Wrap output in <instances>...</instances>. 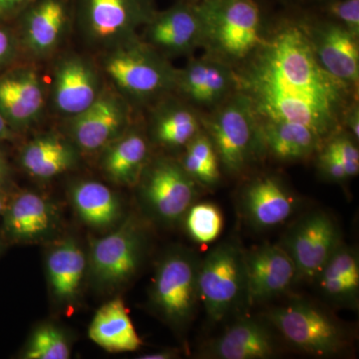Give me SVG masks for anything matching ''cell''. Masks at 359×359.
I'll return each mask as SVG.
<instances>
[{"instance_id":"cb8c5ba5","label":"cell","mask_w":359,"mask_h":359,"mask_svg":"<svg viewBox=\"0 0 359 359\" xmlns=\"http://www.w3.org/2000/svg\"><path fill=\"white\" fill-rule=\"evenodd\" d=\"M355 250L340 245L318 280L321 294L339 306H355L359 292V261Z\"/></svg>"},{"instance_id":"3957f363","label":"cell","mask_w":359,"mask_h":359,"mask_svg":"<svg viewBox=\"0 0 359 359\" xmlns=\"http://www.w3.org/2000/svg\"><path fill=\"white\" fill-rule=\"evenodd\" d=\"M205 41L222 55L242 59L262 44L259 0H198Z\"/></svg>"},{"instance_id":"277c9868","label":"cell","mask_w":359,"mask_h":359,"mask_svg":"<svg viewBox=\"0 0 359 359\" xmlns=\"http://www.w3.org/2000/svg\"><path fill=\"white\" fill-rule=\"evenodd\" d=\"M155 11L154 0H74L82 36L103 51L135 39Z\"/></svg>"},{"instance_id":"d4e9b609","label":"cell","mask_w":359,"mask_h":359,"mask_svg":"<svg viewBox=\"0 0 359 359\" xmlns=\"http://www.w3.org/2000/svg\"><path fill=\"white\" fill-rule=\"evenodd\" d=\"M261 140L271 154L283 161L301 160L318 150L323 139L313 129L289 121H264Z\"/></svg>"},{"instance_id":"83f0119b","label":"cell","mask_w":359,"mask_h":359,"mask_svg":"<svg viewBox=\"0 0 359 359\" xmlns=\"http://www.w3.org/2000/svg\"><path fill=\"white\" fill-rule=\"evenodd\" d=\"M71 199L78 216L94 228H106L120 216L117 196L107 186L95 181H82L71 190Z\"/></svg>"},{"instance_id":"d6a6232c","label":"cell","mask_w":359,"mask_h":359,"mask_svg":"<svg viewBox=\"0 0 359 359\" xmlns=\"http://www.w3.org/2000/svg\"><path fill=\"white\" fill-rule=\"evenodd\" d=\"M70 347L58 328L44 325L35 330L25 353L27 359H68Z\"/></svg>"},{"instance_id":"484cf974","label":"cell","mask_w":359,"mask_h":359,"mask_svg":"<svg viewBox=\"0 0 359 359\" xmlns=\"http://www.w3.org/2000/svg\"><path fill=\"white\" fill-rule=\"evenodd\" d=\"M76 162L74 149L55 135L33 139L21 153V164L32 176L49 179L65 173Z\"/></svg>"},{"instance_id":"ba28073f","label":"cell","mask_w":359,"mask_h":359,"mask_svg":"<svg viewBox=\"0 0 359 359\" xmlns=\"http://www.w3.org/2000/svg\"><path fill=\"white\" fill-rule=\"evenodd\" d=\"M200 262L188 250H175L158 266L153 283V302L170 323H188L193 318L198 302Z\"/></svg>"},{"instance_id":"7c38bea8","label":"cell","mask_w":359,"mask_h":359,"mask_svg":"<svg viewBox=\"0 0 359 359\" xmlns=\"http://www.w3.org/2000/svg\"><path fill=\"white\" fill-rule=\"evenodd\" d=\"M100 74L84 56L69 54L61 58L52 79L51 98L55 110L66 118L83 112L102 92Z\"/></svg>"},{"instance_id":"30bf717a","label":"cell","mask_w":359,"mask_h":359,"mask_svg":"<svg viewBox=\"0 0 359 359\" xmlns=\"http://www.w3.org/2000/svg\"><path fill=\"white\" fill-rule=\"evenodd\" d=\"M68 135L86 152L103 150L129 129L128 100L114 88H106L83 112L67 118Z\"/></svg>"},{"instance_id":"e0dca14e","label":"cell","mask_w":359,"mask_h":359,"mask_svg":"<svg viewBox=\"0 0 359 359\" xmlns=\"http://www.w3.org/2000/svg\"><path fill=\"white\" fill-rule=\"evenodd\" d=\"M142 238L136 224L128 221L92 248L94 276L104 283H121L136 273L141 259Z\"/></svg>"},{"instance_id":"8fae6325","label":"cell","mask_w":359,"mask_h":359,"mask_svg":"<svg viewBox=\"0 0 359 359\" xmlns=\"http://www.w3.org/2000/svg\"><path fill=\"white\" fill-rule=\"evenodd\" d=\"M151 211L166 223L185 217L198 196L197 183L175 161L161 159L149 168L142 186Z\"/></svg>"},{"instance_id":"f6af8a7d","label":"cell","mask_w":359,"mask_h":359,"mask_svg":"<svg viewBox=\"0 0 359 359\" xmlns=\"http://www.w3.org/2000/svg\"><path fill=\"white\" fill-rule=\"evenodd\" d=\"M323 1H327V0H323Z\"/></svg>"},{"instance_id":"d590c367","label":"cell","mask_w":359,"mask_h":359,"mask_svg":"<svg viewBox=\"0 0 359 359\" xmlns=\"http://www.w3.org/2000/svg\"><path fill=\"white\" fill-rule=\"evenodd\" d=\"M320 165L323 173L327 175L328 178L335 180V181H344V180L349 178L339 158L335 157L327 148L320 156Z\"/></svg>"},{"instance_id":"9a60e30c","label":"cell","mask_w":359,"mask_h":359,"mask_svg":"<svg viewBox=\"0 0 359 359\" xmlns=\"http://www.w3.org/2000/svg\"><path fill=\"white\" fill-rule=\"evenodd\" d=\"M45 104L43 79L33 66H21L0 76V114L11 128L34 124Z\"/></svg>"},{"instance_id":"5bb4252c","label":"cell","mask_w":359,"mask_h":359,"mask_svg":"<svg viewBox=\"0 0 359 359\" xmlns=\"http://www.w3.org/2000/svg\"><path fill=\"white\" fill-rule=\"evenodd\" d=\"M245 299L259 304L290 289L297 271L282 245L264 244L245 252Z\"/></svg>"},{"instance_id":"b9f144b4","label":"cell","mask_w":359,"mask_h":359,"mask_svg":"<svg viewBox=\"0 0 359 359\" xmlns=\"http://www.w3.org/2000/svg\"><path fill=\"white\" fill-rule=\"evenodd\" d=\"M6 174V165L4 160L2 159L1 155H0V181L4 178Z\"/></svg>"},{"instance_id":"836d02e7","label":"cell","mask_w":359,"mask_h":359,"mask_svg":"<svg viewBox=\"0 0 359 359\" xmlns=\"http://www.w3.org/2000/svg\"><path fill=\"white\" fill-rule=\"evenodd\" d=\"M325 11L353 36L359 34V0H327Z\"/></svg>"},{"instance_id":"ab89813d","label":"cell","mask_w":359,"mask_h":359,"mask_svg":"<svg viewBox=\"0 0 359 359\" xmlns=\"http://www.w3.org/2000/svg\"><path fill=\"white\" fill-rule=\"evenodd\" d=\"M173 351H158V353L144 354L143 356H140L141 359H170L175 358Z\"/></svg>"},{"instance_id":"2e32d148","label":"cell","mask_w":359,"mask_h":359,"mask_svg":"<svg viewBox=\"0 0 359 359\" xmlns=\"http://www.w3.org/2000/svg\"><path fill=\"white\" fill-rule=\"evenodd\" d=\"M146 43L161 54L191 50L204 39L196 2L180 0L164 11H155L145 25Z\"/></svg>"},{"instance_id":"9c48e42d","label":"cell","mask_w":359,"mask_h":359,"mask_svg":"<svg viewBox=\"0 0 359 359\" xmlns=\"http://www.w3.org/2000/svg\"><path fill=\"white\" fill-rule=\"evenodd\" d=\"M341 245V236L334 219L321 211L309 212L287 231L283 244L294 262L297 278L316 280Z\"/></svg>"},{"instance_id":"ffe728a7","label":"cell","mask_w":359,"mask_h":359,"mask_svg":"<svg viewBox=\"0 0 359 359\" xmlns=\"http://www.w3.org/2000/svg\"><path fill=\"white\" fill-rule=\"evenodd\" d=\"M276 346L268 328L259 321L242 320L231 325L205 346L203 358L266 359L273 358Z\"/></svg>"},{"instance_id":"6da1fadb","label":"cell","mask_w":359,"mask_h":359,"mask_svg":"<svg viewBox=\"0 0 359 359\" xmlns=\"http://www.w3.org/2000/svg\"><path fill=\"white\" fill-rule=\"evenodd\" d=\"M238 83L264 121L299 123L323 139L337 127L348 86L323 69L313 41L294 25L262 47Z\"/></svg>"},{"instance_id":"4fadbf2b","label":"cell","mask_w":359,"mask_h":359,"mask_svg":"<svg viewBox=\"0 0 359 359\" xmlns=\"http://www.w3.org/2000/svg\"><path fill=\"white\" fill-rule=\"evenodd\" d=\"M74 15V0H34L20 13L21 42L39 58L52 55Z\"/></svg>"},{"instance_id":"8d00e7d4","label":"cell","mask_w":359,"mask_h":359,"mask_svg":"<svg viewBox=\"0 0 359 359\" xmlns=\"http://www.w3.org/2000/svg\"><path fill=\"white\" fill-rule=\"evenodd\" d=\"M18 50V42L13 33L0 27V68L11 62Z\"/></svg>"},{"instance_id":"5b68a950","label":"cell","mask_w":359,"mask_h":359,"mask_svg":"<svg viewBox=\"0 0 359 359\" xmlns=\"http://www.w3.org/2000/svg\"><path fill=\"white\" fill-rule=\"evenodd\" d=\"M198 289L212 323L223 320L245 299V252L237 241H224L200 262Z\"/></svg>"},{"instance_id":"7402d4cb","label":"cell","mask_w":359,"mask_h":359,"mask_svg":"<svg viewBox=\"0 0 359 359\" xmlns=\"http://www.w3.org/2000/svg\"><path fill=\"white\" fill-rule=\"evenodd\" d=\"M89 337L110 353H129L142 346L121 299L107 302L98 309L90 325Z\"/></svg>"},{"instance_id":"ee69618b","label":"cell","mask_w":359,"mask_h":359,"mask_svg":"<svg viewBox=\"0 0 359 359\" xmlns=\"http://www.w3.org/2000/svg\"><path fill=\"white\" fill-rule=\"evenodd\" d=\"M190 1H194V2H195V1H198V0H190Z\"/></svg>"},{"instance_id":"60d3db41","label":"cell","mask_w":359,"mask_h":359,"mask_svg":"<svg viewBox=\"0 0 359 359\" xmlns=\"http://www.w3.org/2000/svg\"><path fill=\"white\" fill-rule=\"evenodd\" d=\"M11 136V127L7 124L6 119L0 114V140L8 139Z\"/></svg>"},{"instance_id":"ac0fdd59","label":"cell","mask_w":359,"mask_h":359,"mask_svg":"<svg viewBox=\"0 0 359 359\" xmlns=\"http://www.w3.org/2000/svg\"><path fill=\"white\" fill-rule=\"evenodd\" d=\"M240 204L245 218L252 226L268 230L287 222L299 203L280 181L264 177L245 187Z\"/></svg>"},{"instance_id":"7a4b0ae2","label":"cell","mask_w":359,"mask_h":359,"mask_svg":"<svg viewBox=\"0 0 359 359\" xmlns=\"http://www.w3.org/2000/svg\"><path fill=\"white\" fill-rule=\"evenodd\" d=\"M101 71L126 100L148 101L175 88L177 70L137 37L103 51Z\"/></svg>"},{"instance_id":"f546056e","label":"cell","mask_w":359,"mask_h":359,"mask_svg":"<svg viewBox=\"0 0 359 359\" xmlns=\"http://www.w3.org/2000/svg\"><path fill=\"white\" fill-rule=\"evenodd\" d=\"M199 133V120L188 108L168 107L161 111L156 118L155 138L168 147L187 146Z\"/></svg>"},{"instance_id":"7bdbcfd3","label":"cell","mask_w":359,"mask_h":359,"mask_svg":"<svg viewBox=\"0 0 359 359\" xmlns=\"http://www.w3.org/2000/svg\"><path fill=\"white\" fill-rule=\"evenodd\" d=\"M4 200H2L1 197H0V214H1L2 211H4Z\"/></svg>"},{"instance_id":"f35d334b","label":"cell","mask_w":359,"mask_h":359,"mask_svg":"<svg viewBox=\"0 0 359 359\" xmlns=\"http://www.w3.org/2000/svg\"><path fill=\"white\" fill-rule=\"evenodd\" d=\"M359 119H358V111L354 109L351 115L348 118L349 128L353 132L354 138L358 139L359 136Z\"/></svg>"},{"instance_id":"8992f818","label":"cell","mask_w":359,"mask_h":359,"mask_svg":"<svg viewBox=\"0 0 359 359\" xmlns=\"http://www.w3.org/2000/svg\"><path fill=\"white\" fill-rule=\"evenodd\" d=\"M266 318L290 346L304 353L325 358L348 346V335L339 321L309 302H290L271 309Z\"/></svg>"},{"instance_id":"4dcf8cb0","label":"cell","mask_w":359,"mask_h":359,"mask_svg":"<svg viewBox=\"0 0 359 359\" xmlns=\"http://www.w3.org/2000/svg\"><path fill=\"white\" fill-rule=\"evenodd\" d=\"M219 158L208 135L198 134L187 145L182 167L197 184L212 187L219 180Z\"/></svg>"},{"instance_id":"74e56055","label":"cell","mask_w":359,"mask_h":359,"mask_svg":"<svg viewBox=\"0 0 359 359\" xmlns=\"http://www.w3.org/2000/svg\"><path fill=\"white\" fill-rule=\"evenodd\" d=\"M34 0H0V20L18 18Z\"/></svg>"},{"instance_id":"1f68e13d","label":"cell","mask_w":359,"mask_h":359,"mask_svg":"<svg viewBox=\"0 0 359 359\" xmlns=\"http://www.w3.org/2000/svg\"><path fill=\"white\" fill-rule=\"evenodd\" d=\"M185 216L187 231L198 244L207 245L214 242L223 230L222 212L212 203L192 205Z\"/></svg>"},{"instance_id":"52a82bcc","label":"cell","mask_w":359,"mask_h":359,"mask_svg":"<svg viewBox=\"0 0 359 359\" xmlns=\"http://www.w3.org/2000/svg\"><path fill=\"white\" fill-rule=\"evenodd\" d=\"M208 130L222 166L228 173H242L261 140L249 99L242 94L224 104L208 122Z\"/></svg>"},{"instance_id":"603a6c76","label":"cell","mask_w":359,"mask_h":359,"mask_svg":"<svg viewBox=\"0 0 359 359\" xmlns=\"http://www.w3.org/2000/svg\"><path fill=\"white\" fill-rule=\"evenodd\" d=\"M101 165L108 178L120 185H135L145 171L149 155L147 141L138 131L127 130L104 148Z\"/></svg>"},{"instance_id":"f1b7e54d","label":"cell","mask_w":359,"mask_h":359,"mask_svg":"<svg viewBox=\"0 0 359 359\" xmlns=\"http://www.w3.org/2000/svg\"><path fill=\"white\" fill-rule=\"evenodd\" d=\"M86 261L83 252L73 241L56 245L47 257V273L53 294L59 299L75 297L84 276Z\"/></svg>"},{"instance_id":"44dd1931","label":"cell","mask_w":359,"mask_h":359,"mask_svg":"<svg viewBox=\"0 0 359 359\" xmlns=\"http://www.w3.org/2000/svg\"><path fill=\"white\" fill-rule=\"evenodd\" d=\"M233 82L226 66L212 59H200L177 71L175 88L193 102L212 105L226 95Z\"/></svg>"},{"instance_id":"e575fe53","label":"cell","mask_w":359,"mask_h":359,"mask_svg":"<svg viewBox=\"0 0 359 359\" xmlns=\"http://www.w3.org/2000/svg\"><path fill=\"white\" fill-rule=\"evenodd\" d=\"M327 149L339 158L348 177L358 174L359 152L353 140L346 136H337L328 143Z\"/></svg>"},{"instance_id":"4316f807","label":"cell","mask_w":359,"mask_h":359,"mask_svg":"<svg viewBox=\"0 0 359 359\" xmlns=\"http://www.w3.org/2000/svg\"><path fill=\"white\" fill-rule=\"evenodd\" d=\"M53 212L37 194L25 192L16 197L6 215V230L16 240L41 237L50 229Z\"/></svg>"},{"instance_id":"d6986e66","label":"cell","mask_w":359,"mask_h":359,"mask_svg":"<svg viewBox=\"0 0 359 359\" xmlns=\"http://www.w3.org/2000/svg\"><path fill=\"white\" fill-rule=\"evenodd\" d=\"M313 42L323 69L346 85L358 83L359 49L356 37L339 23H323Z\"/></svg>"}]
</instances>
